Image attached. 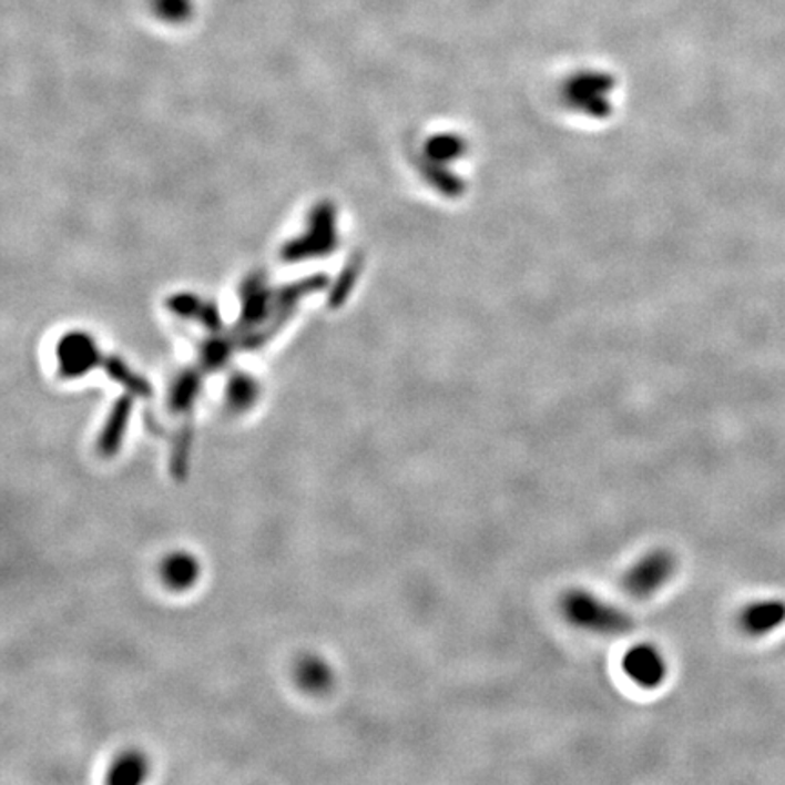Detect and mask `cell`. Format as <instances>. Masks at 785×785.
I'll use <instances>...</instances> for the list:
<instances>
[{
  "instance_id": "obj_1",
  "label": "cell",
  "mask_w": 785,
  "mask_h": 785,
  "mask_svg": "<svg viewBox=\"0 0 785 785\" xmlns=\"http://www.w3.org/2000/svg\"><path fill=\"white\" fill-rule=\"evenodd\" d=\"M560 608L571 624L591 633L614 636L630 633L634 628L631 614L582 589L565 593Z\"/></svg>"
},
{
  "instance_id": "obj_2",
  "label": "cell",
  "mask_w": 785,
  "mask_h": 785,
  "mask_svg": "<svg viewBox=\"0 0 785 785\" xmlns=\"http://www.w3.org/2000/svg\"><path fill=\"white\" fill-rule=\"evenodd\" d=\"M675 571V554L665 549H654L625 574V591L634 599H650L651 594L659 593L673 579Z\"/></svg>"
},
{
  "instance_id": "obj_3",
  "label": "cell",
  "mask_w": 785,
  "mask_h": 785,
  "mask_svg": "<svg viewBox=\"0 0 785 785\" xmlns=\"http://www.w3.org/2000/svg\"><path fill=\"white\" fill-rule=\"evenodd\" d=\"M622 667H624L625 675L644 690L659 687L667 676V664H665L664 656L654 645L650 644L631 648L625 653Z\"/></svg>"
},
{
  "instance_id": "obj_4",
  "label": "cell",
  "mask_w": 785,
  "mask_h": 785,
  "mask_svg": "<svg viewBox=\"0 0 785 785\" xmlns=\"http://www.w3.org/2000/svg\"><path fill=\"white\" fill-rule=\"evenodd\" d=\"M785 622L784 600H764L745 608L741 614V628L753 636L778 630Z\"/></svg>"
},
{
  "instance_id": "obj_5",
  "label": "cell",
  "mask_w": 785,
  "mask_h": 785,
  "mask_svg": "<svg viewBox=\"0 0 785 785\" xmlns=\"http://www.w3.org/2000/svg\"><path fill=\"white\" fill-rule=\"evenodd\" d=\"M198 574V565L195 560L187 554H173L172 559H167L164 564V579L167 584L175 589H184L195 582Z\"/></svg>"
},
{
  "instance_id": "obj_6",
  "label": "cell",
  "mask_w": 785,
  "mask_h": 785,
  "mask_svg": "<svg viewBox=\"0 0 785 785\" xmlns=\"http://www.w3.org/2000/svg\"><path fill=\"white\" fill-rule=\"evenodd\" d=\"M128 414H130V406L124 402L115 409V414L111 415L110 422H108L104 434L101 435V442H99L102 455L110 457V455L116 453L122 437H124V429H126Z\"/></svg>"
},
{
  "instance_id": "obj_7",
  "label": "cell",
  "mask_w": 785,
  "mask_h": 785,
  "mask_svg": "<svg viewBox=\"0 0 785 785\" xmlns=\"http://www.w3.org/2000/svg\"><path fill=\"white\" fill-rule=\"evenodd\" d=\"M144 776V762L139 756H124L111 773L113 782H139Z\"/></svg>"
},
{
  "instance_id": "obj_8",
  "label": "cell",
  "mask_w": 785,
  "mask_h": 785,
  "mask_svg": "<svg viewBox=\"0 0 785 785\" xmlns=\"http://www.w3.org/2000/svg\"><path fill=\"white\" fill-rule=\"evenodd\" d=\"M298 675H300L303 684L309 690H323L324 685L329 684V671L318 660L304 662Z\"/></svg>"
}]
</instances>
